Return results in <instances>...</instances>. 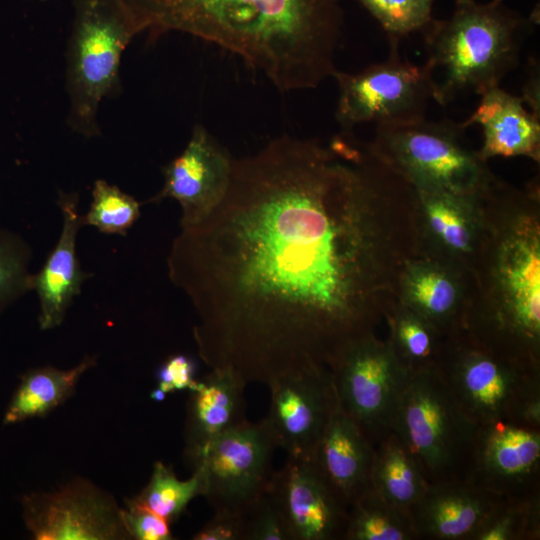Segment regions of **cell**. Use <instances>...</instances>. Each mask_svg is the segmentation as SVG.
<instances>
[{
    "instance_id": "1",
    "label": "cell",
    "mask_w": 540,
    "mask_h": 540,
    "mask_svg": "<svg viewBox=\"0 0 540 540\" xmlns=\"http://www.w3.org/2000/svg\"><path fill=\"white\" fill-rule=\"evenodd\" d=\"M418 255L415 189L343 132L233 159L226 195L180 230L167 268L198 317L201 360L268 385L332 370L376 334Z\"/></svg>"
},
{
    "instance_id": "2",
    "label": "cell",
    "mask_w": 540,
    "mask_h": 540,
    "mask_svg": "<svg viewBox=\"0 0 540 540\" xmlns=\"http://www.w3.org/2000/svg\"><path fill=\"white\" fill-rule=\"evenodd\" d=\"M343 0H122L141 31H180L218 44L280 91L333 76Z\"/></svg>"
},
{
    "instance_id": "3",
    "label": "cell",
    "mask_w": 540,
    "mask_h": 540,
    "mask_svg": "<svg viewBox=\"0 0 540 540\" xmlns=\"http://www.w3.org/2000/svg\"><path fill=\"white\" fill-rule=\"evenodd\" d=\"M483 226L462 330L489 351L540 367V188L496 176L480 193Z\"/></svg>"
},
{
    "instance_id": "4",
    "label": "cell",
    "mask_w": 540,
    "mask_h": 540,
    "mask_svg": "<svg viewBox=\"0 0 540 540\" xmlns=\"http://www.w3.org/2000/svg\"><path fill=\"white\" fill-rule=\"evenodd\" d=\"M534 18L508 8L503 0H457L453 14L424 29L433 100L447 105L458 97L498 87L519 63Z\"/></svg>"
},
{
    "instance_id": "5",
    "label": "cell",
    "mask_w": 540,
    "mask_h": 540,
    "mask_svg": "<svg viewBox=\"0 0 540 540\" xmlns=\"http://www.w3.org/2000/svg\"><path fill=\"white\" fill-rule=\"evenodd\" d=\"M66 49L67 125L87 139L101 135L98 111L121 91L122 55L139 25L122 0H74Z\"/></svg>"
},
{
    "instance_id": "6",
    "label": "cell",
    "mask_w": 540,
    "mask_h": 540,
    "mask_svg": "<svg viewBox=\"0 0 540 540\" xmlns=\"http://www.w3.org/2000/svg\"><path fill=\"white\" fill-rule=\"evenodd\" d=\"M478 426L436 368L409 375L392 432L436 483L467 478Z\"/></svg>"
},
{
    "instance_id": "7",
    "label": "cell",
    "mask_w": 540,
    "mask_h": 540,
    "mask_svg": "<svg viewBox=\"0 0 540 540\" xmlns=\"http://www.w3.org/2000/svg\"><path fill=\"white\" fill-rule=\"evenodd\" d=\"M450 120L376 126L369 149L416 191L475 194L495 177Z\"/></svg>"
},
{
    "instance_id": "8",
    "label": "cell",
    "mask_w": 540,
    "mask_h": 540,
    "mask_svg": "<svg viewBox=\"0 0 540 540\" xmlns=\"http://www.w3.org/2000/svg\"><path fill=\"white\" fill-rule=\"evenodd\" d=\"M437 369L461 408L478 425L515 423L523 406L540 398V367L499 356L462 330L444 338Z\"/></svg>"
},
{
    "instance_id": "9",
    "label": "cell",
    "mask_w": 540,
    "mask_h": 540,
    "mask_svg": "<svg viewBox=\"0 0 540 540\" xmlns=\"http://www.w3.org/2000/svg\"><path fill=\"white\" fill-rule=\"evenodd\" d=\"M389 44L387 60L358 73L333 74L339 89L336 119L346 131L364 122L388 126L426 119L433 99L429 71L402 59L398 41Z\"/></svg>"
},
{
    "instance_id": "10",
    "label": "cell",
    "mask_w": 540,
    "mask_h": 540,
    "mask_svg": "<svg viewBox=\"0 0 540 540\" xmlns=\"http://www.w3.org/2000/svg\"><path fill=\"white\" fill-rule=\"evenodd\" d=\"M276 449L263 420L257 423L247 420L208 446L195 468L201 471L202 496L214 513L248 512L269 488Z\"/></svg>"
},
{
    "instance_id": "11",
    "label": "cell",
    "mask_w": 540,
    "mask_h": 540,
    "mask_svg": "<svg viewBox=\"0 0 540 540\" xmlns=\"http://www.w3.org/2000/svg\"><path fill=\"white\" fill-rule=\"evenodd\" d=\"M331 371L340 409L375 446L392 432L409 374L387 338L380 339L376 334L350 347Z\"/></svg>"
},
{
    "instance_id": "12",
    "label": "cell",
    "mask_w": 540,
    "mask_h": 540,
    "mask_svg": "<svg viewBox=\"0 0 540 540\" xmlns=\"http://www.w3.org/2000/svg\"><path fill=\"white\" fill-rule=\"evenodd\" d=\"M20 503L25 526L37 540L129 539L114 498L82 478L52 492L25 494Z\"/></svg>"
},
{
    "instance_id": "13",
    "label": "cell",
    "mask_w": 540,
    "mask_h": 540,
    "mask_svg": "<svg viewBox=\"0 0 540 540\" xmlns=\"http://www.w3.org/2000/svg\"><path fill=\"white\" fill-rule=\"evenodd\" d=\"M263 419L287 458L312 461L332 416L339 409L332 371L316 367L273 380Z\"/></svg>"
},
{
    "instance_id": "14",
    "label": "cell",
    "mask_w": 540,
    "mask_h": 540,
    "mask_svg": "<svg viewBox=\"0 0 540 540\" xmlns=\"http://www.w3.org/2000/svg\"><path fill=\"white\" fill-rule=\"evenodd\" d=\"M466 479L502 497L540 489V429L510 421L479 425Z\"/></svg>"
},
{
    "instance_id": "15",
    "label": "cell",
    "mask_w": 540,
    "mask_h": 540,
    "mask_svg": "<svg viewBox=\"0 0 540 540\" xmlns=\"http://www.w3.org/2000/svg\"><path fill=\"white\" fill-rule=\"evenodd\" d=\"M233 158L201 125H195L183 151L162 173L161 190L146 203L174 199L181 207L180 228L203 221L222 201L229 187Z\"/></svg>"
},
{
    "instance_id": "16",
    "label": "cell",
    "mask_w": 540,
    "mask_h": 540,
    "mask_svg": "<svg viewBox=\"0 0 540 540\" xmlns=\"http://www.w3.org/2000/svg\"><path fill=\"white\" fill-rule=\"evenodd\" d=\"M290 540H344L349 508L321 477L312 461L287 458L268 488Z\"/></svg>"
},
{
    "instance_id": "17",
    "label": "cell",
    "mask_w": 540,
    "mask_h": 540,
    "mask_svg": "<svg viewBox=\"0 0 540 540\" xmlns=\"http://www.w3.org/2000/svg\"><path fill=\"white\" fill-rule=\"evenodd\" d=\"M481 191L475 194L416 191L419 255L471 274L483 226Z\"/></svg>"
},
{
    "instance_id": "18",
    "label": "cell",
    "mask_w": 540,
    "mask_h": 540,
    "mask_svg": "<svg viewBox=\"0 0 540 540\" xmlns=\"http://www.w3.org/2000/svg\"><path fill=\"white\" fill-rule=\"evenodd\" d=\"M471 292V274L418 255L405 266L398 303L431 323L444 337L461 329Z\"/></svg>"
},
{
    "instance_id": "19",
    "label": "cell",
    "mask_w": 540,
    "mask_h": 540,
    "mask_svg": "<svg viewBox=\"0 0 540 540\" xmlns=\"http://www.w3.org/2000/svg\"><path fill=\"white\" fill-rule=\"evenodd\" d=\"M57 204L62 214L61 233L41 269L32 274V291L39 300L38 323L41 330L62 324L82 285L92 273L85 271L76 251L77 234L83 227L76 192H58Z\"/></svg>"
},
{
    "instance_id": "20",
    "label": "cell",
    "mask_w": 540,
    "mask_h": 540,
    "mask_svg": "<svg viewBox=\"0 0 540 540\" xmlns=\"http://www.w3.org/2000/svg\"><path fill=\"white\" fill-rule=\"evenodd\" d=\"M246 382L228 369H210L197 381L187 403L184 459L194 469L208 446L245 421Z\"/></svg>"
},
{
    "instance_id": "21",
    "label": "cell",
    "mask_w": 540,
    "mask_h": 540,
    "mask_svg": "<svg viewBox=\"0 0 540 540\" xmlns=\"http://www.w3.org/2000/svg\"><path fill=\"white\" fill-rule=\"evenodd\" d=\"M502 496L467 479L429 483L410 508L419 540H472Z\"/></svg>"
},
{
    "instance_id": "22",
    "label": "cell",
    "mask_w": 540,
    "mask_h": 540,
    "mask_svg": "<svg viewBox=\"0 0 540 540\" xmlns=\"http://www.w3.org/2000/svg\"><path fill=\"white\" fill-rule=\"evenodd\" d=\"M374 450L373 443L339 407L316 446L312 463L348 508L372 490Z\"/></svg>"
},
{
    "instance_id": "23",
    "label": "cell",
    "mask_w": 540,
    "mask_h": 540,
    "mask_svg": "<svg viewBox=\"0 0 540 540\" xmlns=\"http://www.w3.org/2000/svg\"><path fill=\"white\" fill-rule=\"evenodd\" d=\"M481 100L462 126L478 124L483 144L478 155L488 162L493 157L524 156L540 161V117L525 107L522 97L499 86L480 95Z\"/></svg>"
},
{
    "instance_id": "24",
    "label": "cell",
    "mask_w": 540,
    "mask_h": 540,
    "mask_svg": "<svg viewBox=\"0 0 540 540\" xmlns=\"http://www.w3.org/2000/svg\"><path fill=\"white\" fill-rule=\"evenodd\" d=\"M95 364L94 357L85 356L69 370L51 366L27 370L7 405L3 423L11 425L45 416L70 397L81 376Z\"/></svg>"
},
{
    "instance_id": "25",
    "label": "cell",
    "mask_w": 540,
    "mask_h": 540,
    "mask_svg": "<svg viewBox=\"0 0 540 540\" xmlns=\"http://www.w3.org/2000/svg\"><path fill=\"white\" fill-rule=\"evenodd\" d=\"M374 447L372 490L387 501L410 510L429 485L421 466L393 432Z\"/></svg>"
},
{
    "instance_id": "26",
    "label": "cell",
    "mask_w": 540,
    "mask_h": 540,
    "mask_svg": "<svg viewBox=\"0 0 540 540\" xmlns=\"http://www.w3.org/2000/svg\"><path fill=\"white\" fill-rule=\"evenodd\" d=\"M385 323L392 351L409 375L437 368L445 337L431 323L398 302Z\"/></svg>"
},
{
    "instance_id": "27",
    "label": "cell",
    "mask_w": 540,
    "mask_h": 540,
    "mask_svg": "<svg viewBox=\"0 0 540 540\" xmlns=\"http://www.w3.org/2000/svg\"><path fill=\"white\" fill-rule=\"evenodd\" d=\"M344 540H419L410 511L370 490L349 508Z\"/></svg>"
},
{
    "instance_id": "28",
    "label": "cell",
    "mask_w": 540,
    "mask_h": 540,
    "mask_svg": "<svg viewBox=\"0 0 540 540\" xmlns=\"http://www.w3.org/2000/svg\"><path fill=\"white\" fill-rule=\"evenodd\" d=\"M540 489L501 497L472 540H539Z\"/></svg>"
},
{
    "instance_id": "29",
    "label": "cell",
    "mask_w": 540,
    "mask_h": 540,
    "mask_svg": "<svg viewBox=\"0 0 540 540\" xmlns=\"http://www.w3.org/2000/svg\"><path fill=\"white\" fill-rule=\"evenodd\" d=\"M202 489L199 468L193 469L189 479L181 480L170 466L157 461L147 485L130 500L172 524L195 497L202 496Z\"/></svg>"
},
{
    "instance_id": "30",
    "label": "cell",
    "mask_w": 540,
    "mask_h": 540,
    "mask_svg": "<svg viewBox=\"0 0 540 540\" xmlns=\"http://www.w3.org/2000/svg\"><path fill=\"white\" fill-rule=\"evenodd\" d=\"M89 210L82 215L84 226H94L104 234L126 236L141 215V203L104 179L92 188Z\"/></svg>"
},
{
    "instance_id": "31",
    "label": "cell",
    "mask_w": 540,
    "mask_h": 540,
    "mask_svg": "<svg viewBox=\"0 0 540 540\" xmlns=\"http://www.w3.org/2000/svg\"><path fill=\"white\" fill-rule=\"evenodd\" d=\"M32 249L18 233L0 228V314L32 291Z\"/></svg>"
},
{
    "instance_id": "32",
    "label": "cell",
    "mask_w": 540,
    "mask_h": 540,
    "mask_svg": "<svg viewBox=\"0 0 540 540\" xmlns=\"http://www.w3.org/2000/svg\"><path fill=\"white\" fill-rule=\"evenodd\" d=\"M380 23L389 42L424 29L432 21L433 0H358Z\"/></svg>"
},
{
    "instance_id": "33",
    "label": "cell",
    "mask_w": 540,
    "mask_h": 540,
    "mask_svg": "<svg viewBox=\"0 0 540 540\" xmlns=\"http://www.w3.org/2000/svg\"><path fill=\"white\" fill-rule=\"evenodd\" d=\"M244 540H290L269 490L244 514Z\"/></svg>"
},
{
    "instance_id": "34",
    "label": "cell",
    "mask_w": 540,
    "mask_h": 540,
    "mask_svg": "<svg viewBox=\"0 0 540 540\" xmlns=\"http://www.w3.org/2000/svg\"><path fill=\"white\" fill-rule=\"evenodd\" d=\"M121 517L129 539L135 540H171V523L165 518L145 509L130 499H126V508L121 509Z\"/></svg>"
},
{
    "instance_id": "35",
    "label": "cell",
    "mask_w": 540,
    "mask_h": 540,
    "mask_svg": "<svg viewBox=\"0 0 540 540\" xmlns=\"http://www.w3.org/2000/svg\"><path fill=\"white\" fill-rule=\"evenodd\" d=\"M196 368V361L191 356L173 354L157 369V387L166 395L182 390L191 391L198 381L195 379Z\"/></svg>"
},
{
    "instance_id": "36",
    "label": "cell",
    "mask_w": 540,
    "mask_h": 540,
    "mask_svg": "<svg viewBox=\"0 0 540 540\" xmlns=\"http://www.w3.org/2000/svg\"><path fill=\"white\" fill-rule=\"evenodd\" d=\"M194 540H244V515L214 513L197 533Z\"/></svg>"
},
{
    "instance_id": "37",
    "label": "cell",
    "mask_w": 540,
    "mask_h": 540,
    "mask_svg": "<svg viewBox=\"0 0 540 540\" xmlns=\"http://www.w3.org/2000/svg\"><path fill=\"white\" fill-rule=\"evenodd\" d=\"M522 99L529 105L530 111L540 117L538 67L533 69L532 76L526 82Z\"/></svg>"
},
{
    "instance_id": "38",
    "label": "cell",
    "mask_w": 540,
    "mask_h": 540,
    "mask_svg": "<svg viewBox=\"0 0 540 540\" xmlns=\"http://www.w3.org/2000/svg\"><path fill=\"white\" fill-rule=\"evenodd\" d=\"M151 398L155 401H162L165 399L166 397V394L161 390L159 389L158 387H156V389H154L152 392H151Z\"/></svg>"
},
{
    "instance_id": "39",
    "label": "cell",
    "mask_w": 540,
    "mask_h": 540,
    "mask_svg": "<svg viewBox=\"0 0 540 540\" xmlns=\"http://www.w3.org/2000/svg\"><path fill=\"white\" fill-rule=\"evenodd\" d=\"M455 1H457V0H455Z\"/></svg>"
}]
</instances>
